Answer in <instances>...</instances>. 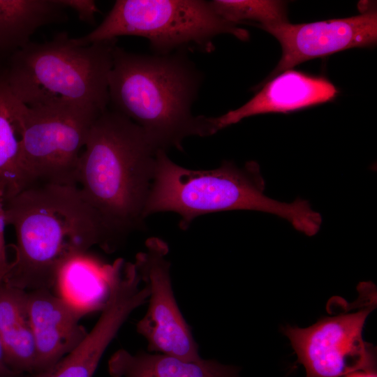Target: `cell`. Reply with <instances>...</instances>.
<instances>
[{"label": "cell", "instance_id": "6da1fadb", "mask_svg": "<svg viewBox=\"0 0 377 377\" xmlns=\"http://www.w3.org/2000/svg\"><path fill=\"white\" fill-rule=\"evenodd\" d=\"M5 218L16 237L10 286L52 290L71 259L94 246L108 252L102 221L77 186L32 184L5 202Z\"/></svg>", "mask_w": 377, "mask_h": 377}, {"label": "cell", "instance_id": "7a4b0ae2", "mask_svg": "<svg viewBox=\"0 0 377 377\" xmlns=\"http://www.w3.org/2000/svg\"><path fill=\"white\" fill-rule=\"evenodd\" d=\"M158 150L140 126L111 109L91 125L79 162L77 186L102 221L108 253L145 219Z\"/></svg>", "mask_w": 377, "mask_h": 377}, {"label": "cell", "instance_id": "3957f363", "mask_svg": "<svg viewBox=\"0 0 377 377\" xmlns=\"http://www.w3.org/2000/svg\"><path fill=\"white\" fill-rule=\"evenodd\" d=\"M203 75L185 52L143 54L114 46L109 105L140 126L158 149L182 148L190 136L216 133L212 117L194 116Z\"/></svg>", "mask_w": 377, "mask_h": 377}, {"label": "cell", "instance_id": "277c9868", "mask_svg": "<svg viewBox=\"0 0 377 377\" xmlns=\"http://www.w3.org/2000/svg\"><path fill=\"white\" fill-rule=\"evenodd\" d=\"M265 188L260 165L254 161L242 168L223 161L217 168L196 170L176 164L166 151L159 149L144 216L175 212L181 217L179 227L185 230L203 214L253 210L286 219L307 236L318 232L322 216L308 200L297 198L290 203L279 202L265 195Z\"/></svg>", "mask_w": 377, "mask_h": 377}, {"label": "cell", "instance_id": "5b68a950", "mask_svg": "<svg viewBox=\"0 0 377 377\" xmlns=\"http://www.w3.org/2000/svg\"><path fill=\"white\" fill-rule=\"evenodd\" d=\"M117 39L77 44L66 32L29 42L13 53L0 75L12 95L30 108H108V81Z\"/></svg>", "mask_w": 377, "mask_h": 377}, {"label": "cell", "instance_id": "8992f818", "mask_svg": "<svg viewBox=\"0 0 377 377\" xmlns=\"http://www.w3.org/2000/svg\"><path fill=\"white\" fill-rule=\"evenodd\" d=\"M223 34L242 40L246 30L222 18L210 1L202 0H117L101 23L73 38L80 45L133 36L145 38L153 54L199 50L211 52L213 39Z\"/></svg>", "mask_w": 377, "mask_h": 377}, {"label": "cell", "instance_id": "52a82bcc", "mask_svg": "<svg viewBox=\"0 0 377 377\" xmlns=\"http://www.w3.org/2000/svg\"><path fill=\"white\" fill-rule=\"evenodd\" d=\"M17 102L26 188L35 184L77 186L81 154L91 125L102 112L70 107L30 108Z\"/></svg>", "mask_w": 377, "mask_h": 377}, {"label": "cell", "instance_id": "ba28073f", "mask_svg": "<svg viewBox=\"0 0 377 377\" xmlns=\"http://www.w3.org/2000/svg\"><path fill=\"white\" fill-rule=\"evenodd\" d=\"M358 290V306L323 317L306 328L283 329L306 377H344L357 371H374V349L362 334L366 319L376 306V290L369 282L360 283Z\"/></svg>", "mask_w": 377, "mask_h": 377}, {"label": "cell", "instance_id": "9c48e42d", "mask_svg": "<svg viewBox=\"0 0 377 377\" xmlns=\"http://www.w3.org/2000/svg\"><path fill=\"white\" fill-rule=\"evenodd\" d=\"M146 250L135 256L134 264L142 282L149 290L145 315L136 324V330L147 341V350L185 360L199 361L190 326L175 300L166 256L167 244L158 237L148 239Z\"/></svg>", "mask_w": 377, "mask_h": 377}, {"label": "cell", "instance_id": "30bf717a", "mask_svg": "<svg viewBox=\"0 0 377 377\" xmlns=\"http://www.w3.org/2000/svg\"><path fill=\"white\" fill-rule=\"evenodd\" d=\"M274 36L282 47L278 65L267 77L309 59L353 47L374 46L377 40V13L371 8L360 15L306 24L288 22L260 27Z\"/></svg>", "mask_w": 377, "mask_h": 377}, {"label": "cell", "instance_id": "8fae6325", "mask_svg": "<svg viewBox=\"0 0 377 377\" xmlns=\"http://www.w3.org/2000/svg\"><path fill=\"white\" fill-rule=\"evenodd\" d=\"M27 309L36 346V374L52 367L81 341L87 332L80 320L88 311L50 289L27 291Z\"/></svg>", "mask_w": 377, "mask_h": 377}, {"label": "cell", "instance_id": "7c38bea8", "mask_svg": "<svg viewBox=\"0 0 377 377\" xmlns=\"http://www.w3.org/2000/svg\"><path fill=\"white\" fill-rule=\"evenodd\" d=\"M339 91L323 77L292 69L265 82L260 91L241 107L212 117L216 133L243 119L268 112H288L330 101Z\"/></svg>", "mask_w": 377, "mask_h": 377}, {"label": "cell", "instance_id": "4fadbf2b", "mask_svg": "<svg viewBox=\"0 0 377 377\" xmlns=\"http://www.w3.org/2000/svg\"><path fill=\"white\" fill-rule=\"evenodd\" d=\"M112 377H239L237 368L214 360H185L172 355L120 348L108 362Z\"/></svg>", "mask_w": 377, "mask_h": 377}, {"label": "cell", "instance_id": "5bb4252c", "mask_svg": "<svg viewBox=\"0 0 377 377\" xmlns=\"http://www.w3.org/2000/svg\"><path fill=\"white\" fill-rule=\"evenodd\" d=\"M0 339L5 362L16 376L34 374L36 353L28 314L27 291L0 286Z\"/></svg>", "mask_w": 377, "mask_h": 377}, {"label": "cell", "instance_id": "9a60e30c", "mask_svg": "<svg viewBox=\"0 0 377 377\" xmlns=\"http://www.w3.org/2000/svg\"><path fill=\"white\" fill-rule=\"evenodd\" d=\"M58 0H0V54L9 57L40 27L67 17Z\"/></svg>", "mask_w": 377, "mask_h": 377}, {"label": "cell", "instance_id": "2e32d148", "mask_svg": "<svg viewBox=\"0 0 377 377\" xmlns=\"http://www.w3.org/2000/svg\"><path fill=\"white\" fill-rule=\"evenodd\" d=\"M17 105L0 76V193L6 201L26 188L20 164Z\"/></svg>", "mask_w": 377, "mask_h": 377}, {"label": "cell", "instance_id": "e0dca14e", "mask_svg": "<svg viewBox=\"0 0 377 377\" xmlns=\"http://www.w3.org/2000/svg\"><path fill=\"white\" fill-rule=\"evenodd\" d=\"M210 3L222 18L237 26L252 22L260 27L288 22L286 4L279 1L214 0Z\"/></svg>", "mask_w": 377, "mask_h": 377}, {"label": "cell", "instance_id": "ac0fdd59", "mask_svg": "<svg viewBox=\"0 0 377 377\" xmlns=\"http://www.w3.org/2000/svg\"><path fill=\"white\" fill-rule=\"evenodd\" d=\"M65 8L74 10L79 19L89 24L95 22V15L98 11L96 1L93 0H58Z\"/></svg>", "mask_w": 377, "mask_h": 377}, {"label": "cell", "instance_id": "d6986e66", "mask_svg": "<svg viewBox=\"0 0 377 377\" xmlns=\"http://www.w3.org/2000/svg\"><path fill=\"white\" fill-rule=\"evenodd\" d=\"M0 377H16V376L8 369V367H7L6 364L1 339H0Z\"/></svg>", "mask_w": 377, "mask_h": 377}, {"label": "cell", "instance_id": "ffe728a7", "mask_svg": "<svg viewBox=\"0 0 377 377\" xmlns=\"http://www.w3.org/2000/svg\"><path fill=\"white\" fill-rule=\"evenodd\" d=\"M5 202L4 195L0 193V235L4 236L5 226H6L5 218Z\"/></svg>", "mask_w": 377, "mask_h": 377}, {"label": "cell", "instance_id": "44dd1931", "mask_svg": "<svg viewBox=\"0 0 377 377\" xmlns=\"http://www.w3.org/2000/svg\"><path fill=\"white\" fill-rule=\"evenodd\" d=\"M9 263L7 258L0 255V286L4 283V279L8 269Z\"/></svg>", "mask_w": 377, "mask_h": 377}, {"label": "cell", "instance_id": "7402d4cb", "mask_svg": "<svg viewBox=\"0 0 377 377\" xmlns=\"http://www.w3.org/2000/svg\"><path fill=\"white\" fill-rule=\"evenodd\" d=\"M344 377H376L374 371H357L350 373Z\"/></svg>", "mask_w": 377, "mask_h": 377}, {"label": "cell", "instance_id": "603a6c76", "mask_svg": "<svg viewBox=\"0 0 377 377\" xmlns=\"http://www.w3.org/2000/svg\"><path fill=\"white\" fill-rule=\"evenodd\" d=\"M0 255L3 257L7 258L5 237L3 235H0Z\"/></svg>", "mask_w": 377, "mask_h": 377}, {"label": "cell", "instance_id": "cb8c5ba5", "mask_svg": "<svg viewBox=\"0 0 377 377\" xmlns=\"http://www.w3.org/2000/svg\"><path fill=\"white\" fill-rule=\"evenodd\" d=\"M28 377H30V376H28Z\"/></svg>", "mask_w": 377, "mask_h": 377}]
</instances>
